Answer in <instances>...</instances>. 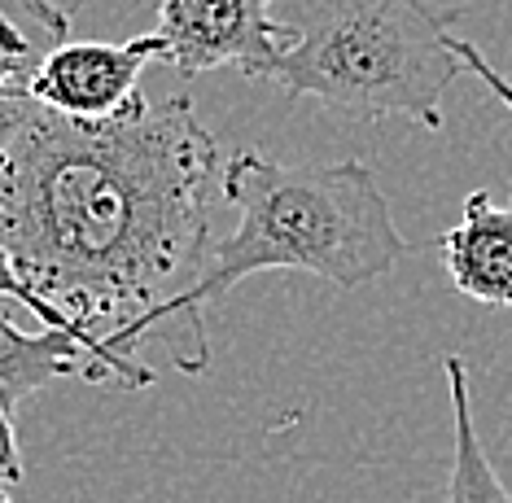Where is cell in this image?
Here are the masks:
<instances>
[{
  "instance_id": "cell-8",
  "label": "cell",
  "mask_w": 512,
  "mask_h": 503,
  "mask_svg": "<svg viewBox=\"0 0 512 503\" xmlns=\"http://www.w3.org/2000/svg\"><path fill=\"white\" fill-rule=\"evenodd\" d=\"M71 44V9L53 0H0V114L31 97V79Z\"/></svg>"
},
{
  "instance_id": "cell-7",
  "label": "cell",
  "mask_w": 512,
  "mask_h": 503,
  "mask_svg": "<svg viewBox=\"0 0 512 503\" xmlns=\"http://www.w3.org/2000/svg\"><path fill=\"white\" fill-rule=\"evenodd\" d=\"M57 377H84L101 385V368L88 355V346L71 333H22L5 311H0V403L14 412L27 394L44 390Z\"/></svg>"
},
{
  "instance_id": "cell-13",
  "label": "cell",
  "mask_w": 512,
  "mask_h": 503,
  "mask_svg": "<svg viewBox=\"0 0 512 503\" xmlns=\"http://www.w3.org/2000/svg\"><path fill=\"white\" fill-rule=\"evenodd\" d=\"M0 503H14V499H9V495H5V490H0Z\"/></svg>"
},
{
  "instance_id": "cell-12",
  "label": "cell",
  "mask_w": 512,
  "mask_h": 503,
  "mask_svg": "<svg viewBox=\"0 0 512 503\" xmlns=\"http://www.w3.org/2000/svg\"><path fill=\"white\" fill-rule=\"evenodd\" d=\"M22 455H18V438H14V412L0 403V490L22 482Z\"/></svg>"
},
{
  "instance_id": "cell-11",
  "label": "cell",
  "mask_w": 512,
  "mask_h": 503,
  "mask_svg": "<svg viewBox=\"0 0 512 503\" xmlns=\"http://www.w3.org/2000/svg\"><path fill=\"white\" fill-rule=\"evenodd\" d=\"M456 53H460V62H464V70H473V75H477V79H482V84H486V88H491V92H495V97H499V101H504V105H508V110H512V79H504V75H499V70H495L491 62H486V57H482V53H477V44H469V40H456Z\"/></svg>"
},
{
  "instance_id": "cell-5",
  "label": "cell",
  "mask_w": 512,
  "mask_h": 503,
  "mask_svg": "<svg viewBox=\"0 0 512 503\" xmlns=\"http://www.w3.org/2000/svg\"><path fill=\"white\" fill-rule=\"evenodd\" d=\"M162 35H136L127 44H101V40H79L62 44L49 62L40 66V75L31 79V101L44 110L62 114V119L79 123H106L123 119L127 110H136L141 97V70L149 62H162Z\"/></svg>"
},
{
  "instance_id": "cell-4",
  "label": "cell",
  "mask_w": 512,
  "mask_h": 503,
  "mask_svg": "<svg viewBox=\"0 0 512 503\" xmlns=\"http://www.w3.org/2000/svg\"><path fill=\"white\" fill-rule=\"evenodd\" d=\"M158 35L167 49L162 62L180 79L237 66L263 84L285 49L276 0H158Z\"/></svg>"
},
{
  "instance_id": "cell-2",
  "label": "cell",
  "mask_w": 512,
  "mask_h": 503,
  "mask_svg": "<svg viewBox=\"0 0 512 503\" xmlns=\"http://www.w3.org/2000/svg\"><path fill=\"white\" fill-rule=\"evenodd\" d=\"M224 202L237 206V228L215 241L189 294L162 302L114 337L119 359H136L145 342H158L171 368L197 377L211 364L206 307L241 280L259 272H311L337 289H359L412 254L377 175L359 158L329 167H281L241 149L224 167Z\"/></svg>"
},
{
  "instance_id": "cell-1",
  "label": "cell",
  "mask_w": 512,
  "mask_h": 503,
  "mask_svg": "<svg viewBox=\"0 0 512 503\" xmlns=\"http://www.w3.org/2000/svg\"><path fill=\"white\" fill-rule=\"evenodd\" d=\"M224 167L189 92L106 123L31 97L0 114V250L88 346L101 385H154L149 364L114 355V337L202 276Z\"/></svg>"
},
{
  "instance_id": "cell-3",
  "label": "cell",
  "mask_w": 512,
  "mask_h": 503,
  "mask_svg": "<svg viewBox=\"0 0 512 503\" xmlns=\"http://www.w3.org/2000/svg\"><path fill=\"white\" fill-rule=\"evenodd\" d=\"M285 49L263 84L364 123L442 132V97L464 75L456 35L429 0H276Z\"/></svg>"
},
{
  "instance_id": "cell-6",
  "label": "cell",
  "mask_w": 512,
  "mask_h": 503,
  "mask_svg": "<svg viewBox=\"0 0 512 503\" xmlns=\"http://www.w3.org/2000/svg\"><path fill=\"white\" fill-rule=\"evenodd\" d=\"M438 254L464 298L512 307V202L499 206L486 189L469 193L460 224L438 237Z\"/></svg>"
},
{
  "instance_id": "cell-9",
  "label": "cell",
  "mask_w": 512,
  "mask_h": 503,
  "mask_svg": "<svg viewBox=\"0 0 512 503\" xmlns=\"http://www.w3.org/2000/svg\"><path fill=\"white\" fill-rule=\"evenodd\" d=\"M442 368H447L451 412H456V455H451V482H447V499L442 503H512V490L499 482L495 464L486 460V447L477 438L464 359L451 355Z\"/></svg>"
},
{
  "instance_id": "cell-10",
  "label": "cell",
  "mask_w": 512,
  "mask_h": 503,
  "mask_svg": "<svg viewBox=\"0 0 512 503\" xmlns=\"http://www.w3.org/2000/svg\"><path fill=\"white\" fill-rule=\"evenodd\" d=\"M0 298H9V302H18V307H27V311L44 324V329H57V333H71V337H75V329L49 307V302H40L27 285H22V276L14 272V263H9V254H5V250H0Z\"/></svg>"
}]
</instances>
